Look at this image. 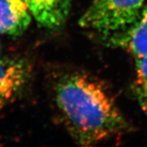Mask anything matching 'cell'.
Instances as JSON below:
<instances>
[{
    "mask_svg": "<svg viewBox=\"0 0 147 147\" xmlns=\"http://www.w3.org/2000/svg\"><path fill=\"white\" fill-rule=\"evenodd\" d=\"M55 100L65 126L80 146L95 145L127 127L104 85L86 74L71 72L60 78L55 86Z\"/></svg>",
    "mask_w": 147,
    "mask_h": 147,
    "instance_id": "1",
    "label": "cell"
},
{
    "mask_svg": "<svg viewBox=\"0 0 147 147\" xmlns=\"http://www.w3.org/2000/svg\"><path fill=\"white\" fill-rule=\"evenodd\" d=\"M31 21L32 14L25 0H0V34L20 36Z\"/></svg>",
    "mask_w": 147,
    "mask_h": 147,
    "instance_id": "4",
    "label": "cell"
},
{
    "mask_svg": "<svg viewBox=\"0 0 147 147\" xmlns=\"http://www.w3.org/2000/svg\"><path fill=\"white\" fill-rule=\"evenodd\" d=\"M107 42L120 47L135 59L147 57V7L137 20L124 31L107 38Z\"/></svg>",
    "mask_w": 147,
    "mask_h": 147,
    "instance_id": "5",
    "label": "cell"
},
{
    "mask_svg": "<svg viewBox=\"0 0 147 147\" xmlns=\"http://www.w3.org/2000/svg\"><path fill=\"white\" fill-rule=\"evenodd\" d=\"M30 76V66L21 58L0 59V110L21 94Z\"/></svg>",
    "mask_w": 147,
    "mask_h": 147,
    "instance_id": "3",
    "label": "cell"
},
{
    "mask_svg": "<svg viewBox=\"0 0 147 147\" xmlns=\"http://www.w3.org/2000/svg\"><path fill=\"white\" fill-rule=\"evenodd\" d=\"M0 52H1V47H0Z\"/></svg>",
    "mask_w": 147,
    "mask_h": 147,
    "instance_id": "7",
    "label": "cell"
},
{
    "mask_svg": "<svg viewBox=\"0 0 147 147\" xmlns=\"http://www.w3.org/2000/svg\"><path fill=\"white\" fill-rule=\"evenodd\" d=\"M134 90L138 103L147 116V57L136 59Z\"/></svg>",
    "mask_w": 147,
    "mask_h": 147,
    "instance_id": "6",
    "label": "cell"
},
{
    "mask_svg": "<svg viewBox=\"0 0 147 147\" xmlns=\"http://www.w3.org/2000/svg\"><path fill=\"white\" fill-rule=\"evenodd\" d=\"M146 0H92L79 20L86 30L109 38L124 31L137 21Z\"/></svg>",
    "mask_w": 147,
    "mask_h": 147,
    "instance_id": "2",
    "label": "cell"
}]
</instances>
